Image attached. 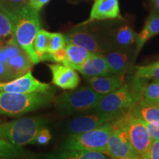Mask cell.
<instances>
[{"mask_svg": "<svg viewBox=\"0 0 159 159\" xmlns=\"http://www.w3.org/2000/svg\"><path fill=\"white\" fill-rule=\"evenodd\" d=\"M33 63L25 52L8 60L7 66L12 80L19 78L27 74L33 68Z\"/></svg>", "mask_w": 159, "mask_h": 159, "instance_id": "d6986e66", "label": "cell"}, {"mask_svg": "<svg viewBox=\"0 0 159 159\" xmlns=\"http://www.w3.org/2000/svg\"><path fill=\"white\" fill-rule=\"evenodd\" d=\"M86 79L111 75L105 57L102 55H94L87 60L77 69Z\"/></svg>", "mask_w": 159, "mask_h": 159, "instance_id": "9a60e30c", "label": "cell"}, {"mask_svg": "<svg viewBox=\"0 0 159 159\" xmlns=\"http://www.w3.org/2000/svg\"><path fill=\"white\" fill-rule=\"evenodd\" d=\"M47 121L41 117H25L7 122L0 123V139L17 146L33 144L35 137Z\"/></svg>", "mask_w": 159, "mask_h": 159, "instance_id": "8992f818", "label": "cell"}, {"mask_svg": "<svg viewBox=\"0 0 159 159\" xmlns=\"http://www.w3.org/2000/svg\"><path fill=\"white\" fill-rule=\"evenodd\" d=\"M4 49H5L6 55H7L8 60L11 57H13L16 55L21 54V52H25L18 44L16 41L14 37L12 36L7 40L5 45H3Z\"/></svg>", "mask_w": 159, "mask_h": 159, "instance_id": "f1b7e54d", "label": "cell"}, {"mask_svg": "<svg viewBox=\"0 0 159 159\" xmlns=\"http://www.w3.org/2000/svg\"><path fill=\"white\" fill-rule=\"evenodd\" d=\"M0 123H1V122H0Z\"/></svg>", "mask_w": 159, "mask_h": 159, "instance_id": "ab89813d", "label": "cell"}, {"mask_svg": "<svg viewBox=\"0 0 159 159\" xmlns=\"http://www.w3.org/2000/svg\"><path fill=\"white\" fill-rule=\"evenodd\" d=\"M130 159H142V158H141L140 157H139V156H138V155H137V156L133 157V158H130Z\"/></svg>", "mask_w": 159, "mask_h": 159, "instance_id": "74e56055", "label": "cell"}, {"mask_svg": "<svg viewBox=\"0 0 159 159\" xmlns=\"http://www.w3.org/2000/svg\"><path fill=\"white\" fill-rule=\"evenodd\" d=\"M88 86L97 93L102 95H106L117 90L125 83V76H108L97 77L86 79Z\"/></svg>", "mask_w": 159, "mask_h": 159, "instance_id": "5bb4252c", "label": "cell"}, {"mask_svg": "<svg viewBox=\"0 0 159 159\" xmlns=\"http://www.w3.org/2000/svg\"><path fill=\"white\" fill-rule=\"evenodd\" d=\"M50 0H28V5L36 11H39Z\"/></svg>", "mask_w": 159, "mask_h": 159, "instance_id": "e575fe53", "label": "cell"}, {"mask_svg": "<svg viewBox=\"0 0 159 159\" xmlns=\"http://www.w3.org/2000/svg\"><path fill=\"white\" fill-rule=\"evenodd\" d=\"M26 156L25 151L20 146H17L0 139V158L1 159H19Z\"/></svg>", "mask_w": 159, "mask_h": 159, "instance_id": "603a6c76", "label": "cell"}, {"mask_svg": "<svg viewBox=\"0 0 159 159\" xmlns=\"http://www.w3.org/2000/svg\"><path fill=\"white\" fill-rule=\"evenodd\" d=\"M135 75L147 80L154 79L159 80V61L150 65L136 67Z\"/></svg>", "mask_w": 159, "mask_h": 159, "instance_id": "4316f807", "label": "cell"}, {"mask_svg": "<svg viewBox=\"0 0 159 159\" xmlns=\"http://www.w3.org/2000/svg\"><path fill=\"white\" fill-rule=\"evenodd\" d=\"M103 96L89 86H83L62 93L55 97L53 102L60 114L66 116L93 111Z\"/></svg>", "mask_w": 159, "mask_h": 159, "instance_id": "277c9868", "label": "cell"}, {"mask_svg": "<svg viewBox=\"0 0 159 159\" xmlns=\"http://www.w3.org/2000/svg\"><path fill=\"white\" fill-rule=\"evenodd\" d=\"M105 155L111 159H130L137 156V153L124 131L113 125Z\"/></svg>", "mask_w": 159, "mask_h": 159, "instance_id": "30bf717a", "label": "cell"}, {"mask_svg": "<svg viewBox=\"0 0 159 159\" xmlns=\"http://www.w3.org/2000/svg\"><path fill=\"white\" fill-rule=\"evenodd\" d=\"M158 34H159V13L153 11L149 16L142 30L137 34L136 49L135 53L136 57L139 55L145 43L151 38Z\"/></svg>", "mask_w": 159, "mask_h": 159, "instance_id": "e0dca14e", "label": "cell"}, {"mask_svg": "<svg viewBox=\"0 0 159 159\" xmlns=\"http://www.w3.org/2000/svg\"><path fill=\"white\" fill-rule=\"evenodd\" d=\"M28 5V0H0V7L10 13Z\"/></svg>", "mask_w": 159, "mask_h": 159, "instance_id": "f546056e", "label": "cell"}, {"mask_svg": "<svg viewBox=\"0 0 159 159\" xmlns=\"http://www.w3.org/2000/svg\"><path fill=\"white\" fill-rule=\"evenodd\" d=\"M66 46L65 35L59 33H50L48 52L53 53Z\"/></svg>", "mask_w": 159, "mask_h": 159, "instance_id": "83f0119b", "label": "cell"}, {"mask_svg": "<svg viewBox=\"0 0 159 159\" xmlns=\"http://www.w3.org/2000/svg\"><path fill=\"white\" fill-rule=\"evenodd\" d=\"M52 138L51 134L49 129L47 128H43L38 133L36 136L35 137L33 144H37L40 145H43L47 144Z\"/></svg>", "mask_w": 159, "mask_h": 159, "instance_id": "4dcf8cb0", "label": "cell"}, {"mask_svg": "<svg viewBox=\"0 0 159 159\" xmlns=\"http://www.w3.org/2000/svg\"><path fill=\"white\" fill-rule=\"evenodd\" d=\"M11 13L14 22L13 37L33 64H37L40 61L33 47V43L38 32L41 29L39 11L27 5L15 10Z\"/></svg>", "mask_w": 159, "mask_h": 159, "instance_id": "7a4b0ae2", "label": "cell"}, {"mask_svg": "<svg viewBox=\"0 0 159 159\" xmlns=\"http://www.w3.org/2000/svg\"><path fill=\"white\" fill-rule=\"evenodd\" d=\"M2 43V41H0V45H1Z\"/></svg>", "mask_w": 159, "mask_h": 159, "instance_id": "f35d334b", "label": "cell"}, {"mask_svg": "<svg viewBox=\"0 0 159 159\" xmlns=\"http://www.w3.org/2000/svg\"><path fill=\"white\" fill-rule=\"evenodd\" d=\"M52 73V82L63 90H73L77 88L80 82L78 73L70 66L61 63L49 64Z\"/></svg>", "mask_w": 159, "mask_h": 159, "instance_id": "8fae6325", "label": "cell"}, {"mask_svg": "<svg viewBox=\"0 0 159 159\" xmlns=\"http://www.w3.org/2000/svg\"><path fill=\"white\" fill-rule=\"evenodd\" d=\"M13 80L7 65L0 62V82H7Z\"/></svg>", "mask_w": 159, "mask_h": 159, "instance_id": "d6a6232c", "label": "cell"}, {"mask_svg": "<svg viewBox=\"0 0 159 159\" xmlns=\"http://www.w3.org/2000/svg\"><path fill=\"white\" fill-rule=\"evenodd\" d=\"M53 88L47 83L35 79L31 71L13 80L0 82V91L12 93H33L46 92Z\"/></svg>", "mask_w": 159, "mask_h": 159, "instance_id": "9c48e42d", "label": "cell"}, {"mask_svg": "<svg viewBox=\"0 0 159 159\" xmlns=\"http://www.w3.org/2000/svg\"><path fill=\"white\" fill-rule=\"evenodd\" d=\"M148 83V80L134 74L121 88L104 95L93 112L122 116L142 100Z\"/></svg>", "mask_w": 159, "mask_h": 159, "instance_id": "6da1fadb", "label": "cell"}, {"mask_svg": "<svg viewBox=\"0 0 159 159\" xmlns=\"http://www.w3.org/2000/svg\"><path fill=\"white\" fill-rule=\"evenodd\" d=\"M50 33L43 29H40L38 32L33 43L35 52L39 59L43 54L48 52Z\"/></svg>", "mask_w": 159, "mask_h": 159, "instance_id": "d4e9b609", "label": "cell"}, {"mask_svg": "<svg viewBox=\"0 0 159 159\" xmlns=\"http://www.w3.org/2000/svg\"><path fill=\"white\" fill-rule=\"evenodd\" d=\"M7 61H8V57H7V55H6L3 45L1 44L0 45V62L7 65Z\"/></svg>", "mask_w": 159, "mask_h": 159, "instance_id": "d590c367", "label": "cell"}, {"mask_svg": "<svg viewBox=\"0 0 159 159\" xmlns=\"http://www.w3.org/2000/svg\"><path fill=\"white\" fill-rule=\"evenodd\" d=\"M121 18L119 0H94L89 19L79 26L90 24L94 21Z\"/></svg>", "mask_w": 159, "mask_h": 159, "instance_id": "7c38bea8", "label": "cell"}, {"mask_svg": "<svg viewBox=\"0 0 159 159\" xmlns=\"http://www.w3.org/2000/svg\"><path fill=\"white\" fill-rule=\"evenodd\" d=\"M136 36L137 33L131 27L123 26L115 33L114 42L120 48H128L136 42Z\"/></svg>", "mask_w": 159, "mask_h": 159, "instance_id": "7402d4cb", "label": "cell"}, {"mask_svg": "<svg viewBox=\"0 0 159 159\" xmlns=\"http://www.w3.org/2000/svg\"><path fill=\"white\" fill-rule=\"evenodd\" d=\"M111 75L125 76L130 65L128 55L121 50L111 51L105 55Z\"/></svg>", "mask_w": 159, "mask_h": 159, "instance_id": "2e32d148", "label": "cell"}, {"mask_svg": "<svg viewBox=\"0 0 159 159\" xmlns=\"http://www.w3.org/2000/svg\"><path fill=\"white\" fill-rule=\"evenodd\" d=\"M148 159H159V141L152 140Z\"/></svg>", "mask_w": 159, "mask_h": 159, "instance_id": "1f68e13d", "label": "cell"}, {"mask_svg": "<svg viewBox=\"0 0 159 159\" xmlns=\"http://www.w3.org/2000/svg\"><path fill=\"white\" fill-rule=\"evenodd\" d=\"M48 159H108L105 154L94 151L61 150L49 155Z\"/></svg>", "mask_w": 159, "mask_h": 159, "instance_id": "44dd1931", "label": "cell"}, {"mask_svg": "<svg viewBox=\"0 0 159 159\" xmlns=\"http://www.w3.org/2000/svg\"><path fill=\"white\" fill-rule=\"evenodd\" d=\"M154 4H155V7L157 10V12L159 13V0H153Z\"/></svg>", "mask_w": 159, "mask_h": 159, "instance_id": "8d00e7d4", "label": "cell"}, {"mask_svg": "<svg viewBox=\"0 0 159 159\" xmlns=\"http://www.w3.org/2000/svg\"><path fill=\"white\" fill-rule=\"evenodd\" d=\"M146 125H147V128L148 129L149 133H150V136L152 137V139H153V140L159 141V124H150V123H146Z\"/></svg>", "mask_w": 159, "mask_h": 159, "instance_id": "836d02e7", "label": "cell"}, {"mask_svg": "<svg viewBox=\"0 0 159 159\" xmlns=\"http://www.w3.org/2000/svg\"><path fill=\"white\" fill-rule=\"evenodd\" d=\"M113 125L124 131L133 148L141 158L148 159L153 139L144 121L129 111L114 120Z\"/></svg>", "mask_w": 159, "mask_h": 159, "instance_id": "5b68a950", "label": "cell"}, {"mask_svg": "<svg viewBox=\"0 0 159 159\" xmlns=\"http://www.w3.org/2000/svg\"><path fill=\"white\" fill-rule=\"evenodd\" d=\"M66 56L62 64L70 66L76 71L87 60L96 55L83 47L72 43H66Z\"/></svg>", "mask_w": 159, "mask_h": 159, "instance_id": "ac0fdd59", "label": "cell"}, {"mask_svg": "<svg viewBox=\"0 0 159 159\" xmlns=\"http://www.w3.org/2000/svg\"><path fill=\"white\" fill-rule=\"evenodd\" d=\"M54 89L46 92L12 93L0 91V114L17 116L44 108L53 102Z\"/></svg>", "mask_w": 159, "mask_h": 159, "instance_id": "3957f363", "label": "cell"}, {"mask_svg": "<svg viewBox=\"0 0 159 159\" xmlns=\"http://www.w3.org/2000/svg\"><path fill=\"white\" fill-rule=\"evenodd\" d=\"M119 117L114 115L97 112H94V114L81 115L69 121L66 125L67 132L69 135L81 134L116 120Z\"/></svg>", "mask_w": 159, "mask_h": 159, "instance_id": "ba28073f", "label": "cell"}, {"mask_svg": "<svg viewBox=\"0 0 159 159\" xmlns=\"http://www.w3.org/2000/svg\"><path fill=\"white\" fill-rule=\"evenodd\" d=\"M14 22L12 13L0 7V41L13 36Z\"/></svg>", "mask_w": 159, "mask_h": 159, "instance_id": "cb8c5ba5", "label": "cell"}, {"mask_svg": "<svg viewBox=\"0 0 159 159\" xmlns=\"http://www.w3.org/2000/svg\"><path fill=\"white\" fill-rule=\"evenodd\" d=\"M130 111L146 123L159 124V105L150 104L142 99Z\"/></svg>", "mask_w": 159, "mask_h": 159, "instance_id": "ffe728a7", "label": "cell"}, {"mask_svg": "<svg viewBox=\"0 0 159 159\" xmlns=\"http://www.w3.org/2000/svg\"><path fill=\"white\" fill-rule=\"evenodd\" d=\"M113 122L91 130L69 135L61 145V150H86L106 153L107 144L113 129Z\"/></svg>", "mask_w": 159, "mask_h": 159, "instance_id": "52a82bcc", "label": "cell"}, {"mask_svg": "<svg viewBox=\"0 0 159 159\" xmlns=\"http://www.w3.org/2000/svg\"><path fill=\"white\" fill-rule=\"evenodd\" d=\"M142 100L150 104L159 105V80H154L144 89Z\"/></svg>", "mask_w": 159, "mask_h": 159, "instance_id": "484cf974", "label": "cell"}, {"mask_svg": "<svg viewBox=\"0 0 159 159\" xmlns=\"http://www.w3.org/2000/svg\"><path fill=\"white\" fill-rule=\"evenodd\" d=\"M65 38L66 43L79 46L94 54L102 55L105 52L104 45L99 41L96 35L87 30H75L68 33Z\"/></svg>", "mask_w": 159, "mask_h": 159, "instance_id": "4fadbf2b", "label": "cell"}]
</instances>
